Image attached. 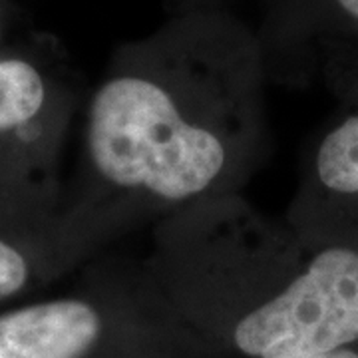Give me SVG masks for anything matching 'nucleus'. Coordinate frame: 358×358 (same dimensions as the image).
<instances>
[{
	"label": "nucleus",
	"instance_id": "nucleus-8",
	"mask_svg": "<svg viewBox=\"0 0 358 358\" xmlns=\"http://www.w3.org/2000/svg\"><path fill=\"white\" fill-rule=\"evenodd\" d=\"M4 50V48H2V38H0V52Z\"/></svg>",
	"mask_w": 358,
	"mask_h": 358
},
{
	"label": "nucleus",
	"instance_id": "nucleus-6",
	"mask_svg": "<svg viewBox=\"0 0 358 358\" xmlns=\"http://www.w3.org/2000/svg\"><path fill=\"white\" fill-rule=\"evenodd\" d=\"M103 249L102 239L66 211L48 223L0 219V305L66 271H78Z\"/></svg>",
	"mask_w": 358,
	"mask_h": 358
},
{
	"label": "nucleus",
	"instance_id": "nucleus-3",
	"mask_svg": "<svg viewBox=\"0 0 358 358\" xmlns=\"http://www.w3.org/2000/svg\"><path fill=\"white\" fill-rule=\"evenodd\" d=\"M141 259L92 257L84 287L0 313V358H94L112 334V307L138 277Z\"/></svg>",
	"mask_w": 358,
	"mask_h": 358
},
{
	"label": "nucleus",
	"instance_id": "nucleus-5",
	"mask_svg": "<svg viewBox=\"0 0 358 358\" xmlns=\"http://www.w3.org/2000/svg\"><path fill=\"white\" fill-rule=\"evenodd\" d=\"M259 36L271 80L322 76L358 56V0H271Z\"/></svg>",
	"mask_w": 358,
	"mask_h": 358
},
{
	"label": "nucleus",
	"instance_id": "nucleus-7",
	"mask_svg": "<svg viewBox=\"0 0 358 358\" xmlns=\"http://www.w3.org/2000/svg\"><path fill=\"white\" fill-rule=\"evenodd\" d=\"M308 358H358V350H355L352 346H348V348H341V350H333V352H327V355Z\"/></svg>",
	"mask_w": 358,
	"mask_h": 358
},
{
	"label": "nucleus",
	"instance_id": "nucleus-4",
	"mask_svg": "<svg viewBox=\"0 0 358 358\" xmlns=\"http://www.w3.org/2000/svg\"><path fill=\"white\" fill-rule=\"evenodd\" d=\"M322 80L338 110L308 152L285 221L310 239L358 245V56L333 66Z\"/></svg>",
	"mask_w": 358,
	"mask_h": 358
},
{
	"label": "nucleus",
	"instance_id": "nucleus-2",
	"mask_svg": "<svg viewBox=\"0 0 358 358\" xmlns=\"http://www.w3.org/2000/svg\"><path fill=\"white\" fill-rule=\"evenodd\" d=\"M88 88L54 38L0 52V219L64 215L66 159Z\"/></svg>",
	"mask_w": 358,
	"mask_h": 358
},
{
	"label": "nucleus",
	"instance_id": "nucleus-1",
	"mask_svg": "<svg viewBox=\"0 0 358 358\" xmlns=\"http://www.w3.org/2000/svg\"><path fill=\"white\" fill-rule=\"evenodd\" d=\"M268 82L259 30L215 0L122 42L86 92L64 211L112 243L243 193L268 154Z\"/></svg>",
	"mask_w": 358,
	"mask_h": 358
}]
</instances>
